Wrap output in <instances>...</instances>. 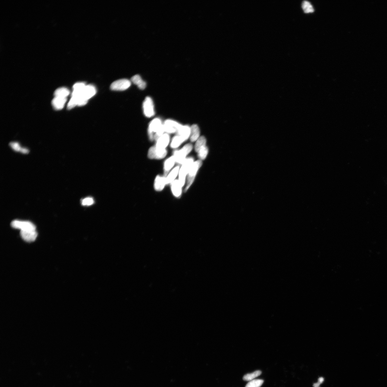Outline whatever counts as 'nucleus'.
I'll return each mask as SVG.
<instances>
[{
  "label": "nucleus",
  "instance_id": "f257e3e1",
  "mask_svg": "<svg viewBox=\"0 0 387 387\" xmlns=\"http://www.w3.org/2000/svg\"><path fill=\"white\" fill-rule=\"evenodd\" d=\"M290 238L284 236L279 238L274 246L269 257V272L272 280L277 276L279 264L282 260L284 253L291 243Z\"/></svg>",
  "mask_w": 387,
  "mask_h": 387
},
{
  "label": "nucleus",
  "instance_id": "f03ea898",
  "mask_svg": "<svg viewBox=\"0 0 387 387\" xmlns=\"http://www.w3.org/2000/svg\"><path fill=\"white\" fill-rule=\"evenodd\" d=\"M16 338L21 342L29 344L30 347L54 345L53 338L42 331L22 330L17 334Z\"/></svg>",
  "mask_w": 387,
  "mask_h": 387
},
{
  "label": "nucleus",
  "instance_id": "7ed1b4c3",
  "mask_svg": "<svg viewBox=\"0 0 387 387\" xmlns=\"http://www.w3.org/2000/svg\"><path fill=\"white\" fill-rule=\"evenodd\" d=\"M303 247V244L301 240H296L291 243L287 249L281 261V276L277 284L278 288L290 275L295 259Z\"/></svg>",
  "mask_w": 387,
  "mask_h": 387
},
{
  "label": "nucleus",
  "instance_id": "20e7f679",
  "mask_svg": "<svg viewBox=\"0 0 387 387\" xmlns=\"http://www.w3.org/2000/svg\"><path fill=\"white\" fill-rule=\"evenodd\" d=\"M289 223V217L281 216L276 218L271 225L262 227L260 234L263 242L268 246H274L279 239V234L288 226Z\"/></svg>",
  "mask_w": 387,
  "mask_h": 387
},
{
  "label": "nucleus",
  "instance_id": "39448f33",
  "mask_svg": "<svg viewBox=\"0 0 387 387\" xmlns=\"http://www.w3.org/2000/svg\"><path fill=\"white\" fill-rule=\"evenodd\" d=\"M196 128L194 120L190 118H181L174 120L166 128V133L172 136H185L192 133Z\"/></svg>",
  "mask_w": 387,
  "mask_h": 387
},
{
  "label": "nucleus",
  "instance_id": "423d86ee",
  "mask_svg": "<svg viewBox=\"0 0 387 387\" xmlns=\"http://www.w3.org/2000/svg\"><path fill=\"white\" fill-rule=\"evenodd\" d=\"M250 230L249 223H239L232 219L228 220L224 223L222 235L226 238L240 239L247 237L249 234Z\"/></svg>",
  "mask_w": 387,
  "mask_h": 387
},
{
  "label": "nucleus",
  "instance_id": "0eeeda50",
  "mask_svg": "<svg viewBox=\"0 0 387 387\" xmlns=\"http://www.w3.org/2000/svg\"><path fill=\"white\" fill-rule=\"evenodd\" d=\"M215 164L217 172L221 176L229 175L232 171L231 158L228 149L220 146L215 154Z\"/></svg>",
  "mask_w": 387,
  "mask_h": 387
},
{
  "label": "nucleus",
  "instance_id": "6e6552de",
  "mask_svg": "<svg viewBox=\"0 0 387 387\" xmlns=\"http://www.w3.org/2000/svg\"><path fill=\"white\" fill-rule=\"evenodd\" d=\"M241 181L237 178H232L225 185L222 194L223 202L226 211L231 209L232 200H234L243 189Z\"/></svg>",
  "mask_w": 387,
  "mask_h": 387
},
{
  "label": "nucleus",
  "instance_id": "1a4fd4ad",
  "mask_svg": "<svg viewBox=\"0 0 387 387\" xmlns=\"http://www.w3.org/2000/svg\"><path fill=\"white\" fill-rule=\"evenodd\" d=\"M272 189L267 184L256 180L249 181L246 187L248 197L254 200L266 198Z\"/></svg>",
  "mask_w": 387,
  "mask_h": 387
},
{
  "label": "nucleus",
  "instance_id": "9d476101",
  "mask_svg": "<svg viewBox=\"0 0 387 387\" xmlns=\"http://www.w3.org/2000/svg\"><path fill=\"white\" fill-rule=\"evenodd\" d=\"M145 138V134L141 129L138 127L129 128L123 138V144L132 151L139 146Z\"/></svg>",
  "mask_w": 387,
  "mask_h": 387
},
{
  "label": "nucleus",
  "instance_id": "9b49d317",
  "mask_svg": "<svg viewBox=\"0 0 387 387\" xmlns=\"http://www.w3.org/2000/svg\"><path fill=\"white\" fill-rule=\"evenodd\" d=\"M30 353L36 361L46 363L53 360L56 355V350L54 345L30 347Z\"/></svg>",
  "mask_w": 387,
  "mask_h": 387
},
{
  "label": "nucleus",
  "instance_id": "f8f14e48",
  "mask_svg": "<svg viewBox=\"0 0 387 387\" xmlns=\"http://www.w3.org/2000/svg\"><path fill=\"white\" fill-rule=\"evenodd\" d=\"M254 212V205L251 201L242 203L235 211L233 219L241 224H248Z\"/></svg>",
  "mask_w": 387,
  "mask_h": 387
},
{
  "label": "nucleus",
  "instance_id": "ddd939ff",
  "mask_svg": "<svg viewBox=\"0 0 387 387\" xmlns=\"http://www.w3.org/2000/svg\"><path fill=\"white\" fill-rule=\"evenodd\" d=\"M248 276H250L249 265L236 263L232 272V283L236 287L242 286L246 282Z\"/></svg>",
  "mask_w": 387,
  "mask_h": 387
},
{
  "label": "nucleus",
  "instance_id": "4468645a",
  "mask_svg": "<svg viewBox=\"0 0 387 387\" xmlns=\"http://www.w3.org/2000/svg\"><path fill=\"white\" fill-rule=\"evenodd\" d=\"M99 150V147L82 146L77 152V156L83 164L91 165L96 160Z\"/></svg>",
  "mask_w": 387,
  "mask_h": 387
},
{
  "label": "nucleus",
  "instance_id": "2eb2a0df",
  "mask_svg": "<svg viewBox=\"0 0 387 387\" xmlns=\"http://www.w3.org/2000/svg\"><path fill=\"white\" fill-rule=\"evenodd\" d=\"M286 191L281 189H273L266 198L267 203L271 205L276 212L280 210L286 203Z\"/></svg>",
  "mask_w": 387,
  "mask_h": 387
},
{
  "label": "nucleus",
  "instance_id": "dca6fc26",
  "mask_svg": "<svg viewBox=\"0 0 387 387\" xmlns=\"http://www.w3.org/2000/svg\"><path fill=\"white\" fill-rule=\"evenodd\" d=\"M285 208L287 213L295 212L300 203V195L296 188L291 187L286 191Z\"/></svg>",
  "mask_w": 387,
  "mask_h": 387
},
{
  "label": "nucleus",
  "instance_id": "f3484780",
  "mask_svg": "<svg viewBox=\"0 0 387 387\" xmlns=\"http://www.w3.org/2000/svg\"><path fill=\"white\" fill-rule=\"evenodd\" d=\"M258 289L262 294L269 296L272 291V279L267 270H262L257 274Z\"/></svg>",
  "mask_w": 387,
  "mask_h": 387
},
{
  "label": "nucleus",
  "instance_id": "a211bd4d",
  "mask_svg": "<svg viewBox=\"0 0 387 387\" xmlns=\"http://www.w3.org/2000/svg\"><path fill=\"white\" fill-rule=\"evenodd\" d=\"M198 123L206 128L211 134H216L219 131V125L214 120L211 114L208 112H204L199 115L197 117Z\"/></svg>",
  "mask_w": 387,
  "mask_h": 387
},
{
  "label": "nucleus",
  "instance_id": "6ab92c4d",
  "mask_svg": "<svg viewBox=\"0 0 387 387\" xmlns=\"http://www.w3.org/2000/svg\"><path fill=\"white\" fill-rule=\"evenodd\" d=\"M105 140V136L100 132L92 131L87 132L82 138V146L99 147Z\"/></svg>",
  "mask_w": 387,
  "mask_h": 387
},
{
  "label": "nucleus",
  "instance_id": "aec40b11",
  "mask_svg": "<svg viewBox=\"0 0 387 387\" xmlns=\"http://www.w3.org/2000/svg\"><path fill=\"white\" fill-rule=\"evenodd\" d=\"M263 242L260 234L253 237L249 241L246 250L248 265L250 264L254 256L260 249Z\"/></svg>",
  "mask_w": 387,
  "mask_h": 387
},
{
  "label": "nucleus",
  "instance_id": "412c9836",
  "mask_svg": "<svg viewBox=\"0 0 387 387\" xmlns=\"http://www.w3.org/2000/svg\"><path fill=\"white\" fill-rule=\"evenodd\" d=\"M269 257V250H265L260 253L249 267L250 276L255 275L260 272Z\"/></svg>",
  "mask_w": 387,
  "mask_h": 387
},
{
  "label": "nucleus",
  "instance_id": "4be33fe9",
  "mask_svg": "<svg viewBox=\"0 0 387 387\" xmlns=\"http://www.w3.org/2000/svg\"><path fill=\"white\" fill-rule=\"evenodd\" d=\"M309 209L305 205H302L298 207L295 211L293 217V226L295 229H297L299 226L309 219Z\"/></svg>",
  "mask_w": 387,
  "mask_h": 387
},
{
  "label": "nucleus",
  "instance_id": "5701e85b",
  "mask_svg": "<svg viewBox=\"0 0 387 387\" xmlns=\"http://www.w3.org/2000/svg\"><path fill=\"white\" fill-rule=\"evenodd\" d=\"M276 212V210L271 205L268 203H264L259 208L256 220L259 222H266Z\"/></svg>",
  "mask_w": 387,
  "mask_h": 387
},
{
  "label": "nucleus",
  "instance_id": "b1692460",
  "mask_svg": "<svg viewBox=\"0 0 387 387\" xmlns=\"http://www.w3.org/2000/svg\"><path fill=\"white\" fill-rule=\"evenodd\" d=\"M15 218L19 224L24 227L31 228L35 230H40L43 229L42 225L38 222H33L26 214L17 213L15 215Z\"/></svg>",
  "mask_w": 387,
  "mask_h": 387
},
{
  "label": "nucleus",
  "instance_id": "393cba45",
  "mask_svg": "<svg viewBox=\"0 0 387 387\" xmlns=\"http://www.w3.org/2000/svg\"><path fill=\"white\" fill-rule=\"evenodd\" d=\"M313 224L311 221L309 219L304 221V222L297 229V235L301 239L305 240L307 239L310 234H311Z\"/></svg>",
  "mask_w": 387,
  "mask_h": 387
},
{
  "label": "nucleus",
  "instance_id": "a878e982",
  "mask_svg": "<svg viewBox=\"0 0 387 387\" xmlns=\"http://www.w3.org/2000/svg\"><path fill=\"white\" fill-rule=\"evenodd\" d=\"M129 127L125 124H116L113 126L110 129L109 133L110 137L116 138H123Z\"/></svg>",
  "mask_w": 387,
  "mask_h": 387
},
{
  "label": "nucleus",
  "instance_id": "bb28decb",
  "mask_svg": "<svg viewBox=\"0 0 387 387\" xmlns=\"http://www.w3.org/2000/svg\"><path fill=\"white\" fill-rule=\"evenodd\" d=\"M116 147L115 146L108 145L101 159L103 164H106L116 158Z\"/></svg>",
  "mask_w": 387,
  "mask_h": 387
},
{
  "label": "nucleus",
  "instance_id": "cd10ccee",
  "mask_svg": "<svg viewBox=\"0 0 387 387\" xmlns=\"http://www.w3.org/2000/svg\"><path fill=\"white\" fill-rule=\"evenodd\" d=\"M141 300L138 296H129L123 301V307L125 309H136L141 305Z\"/></svg>",
  "mask_w": 387,
  "mask_h": 387
}]
</instances>
